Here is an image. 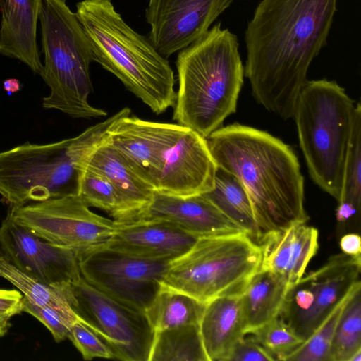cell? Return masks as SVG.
Returning a JSON list of instances; mask_svg holds the SVG:
<instances>
[{
	"label": "cell",
	"instance_id": "1",
	"mask_svg": "<svg viewBox=\"0 0 361 361\" xmlns=\"http://www.w3.org/2000/svg\"><path fill=\"white\" fill-rule=\"evenodd\" d=\"M338 0H262L245 34V76L255 100L293 118L313 59L326 44Z\"/></svg>",
	"mask_w": 361,
	"mask_h": 361
},
{
	"label": "cell",
	"instance_id": "2",
	"mask_svg": "<svg viewBox=\"0 0 361 361\" xmlns=\"http://www.w3.org/2000/svg\"><path fill=\"white\" fill-rule=\"evenodd\" d=\"M206 139L217 167L234 174L244 185L260 239L293 224L307 222L304 178L289 145L265 131L237 123L219 128Z\"/></svg>",
	"mask_w": 361,
	"mask_h": 361
},
{
	"label": "cell",
	"instance_id": "3",
	"mask_svg": "<svg viewBox=\"0 0 361 361\" xmlns=\"http://www.w3.org/2000/svg\"><path fill=\"white\" fill-rule=\"evenodd\" d=\"M173 119L204 137L236 111L244 67L236 35L216 23L179 51Z\"/></svg>",
	"mask_w": 361,
	"mask_h": 361
},
{
	"label": "cell",
	"instance_id": "4",
	"mask_svg": "<svg viewBox=\"0 0 361 361\" xmlns=\"http://www.w3.org/2000/svg\"><path fill=\"white\" fill-rule=\"evenodd\" d=\"M75 14L94 61L114 75L154 114L174 106L175 77L168 60L123 20L111 0H82L76 4Z\"/></svg>",
	"mask_w": 361,
	"mask_h": 361
},
{
	"label": "cell",
	"instance_id": "5",
	"mask_svg": "<svg viewBox=\"0 0 361 361\" xmlns=\"http://www.w3.org/2000/svg\"><path fill=\"white\" fill-rule=\"evenodd\" d=\"M125 107L85 130L56 142L25 143L0 152V195L10 207L78 195L81 167L87 157L105 141Z\"/></svg>",
	"mask_w": 361,
	"mask_h": 361
},
{
	"label": "cell",
	"instance_id": "6",
	"mask_svg": "<svg viewBox=\"0 0 361 361\" xmlns=\"http://www.w3.org/2000/svg\"><path fill=\"white\" fill-rule=\"evenodd\" d=\"M356 105L335 81L307 80L293 118L314 182L338 200Z\"/></svg>",
	"mask_w": 361,
	"mask_h": 361
},
{
	"label": "cell",
	"instance_id": "7",
	"mask_svg": "<svg viewBox=\"0 0 361 361\" xmlns=\"http://www.w3.org/2000/svg\"><path fill=\"white\" fill-rule=\"evenodd\" d=\"M39 20L44 64L40 73L50 93L45 109L73 118H92L107 113L89 102L92 91L90 65L94 61L87 35L66 0H42Z\"/></svg>",
	"mask_w": 361,
	"mask_h": 361
},
{
	"label": "cell",
	"instance_id": "8",
	"mask_svg": "<svg viewBox=\"0 0 361 361\" xmlns=\"http://www.w3.org/2000/svg\"><path fill=\"white\" fill-rule=\"evenodd\" d=\"M262 252L247 233L201 237L171 260L161 286L207 303L239 295L261 269Z\"/></svg>",
	"mask_w": 361,
	"mask_h": 361
},
{
	"label": "cell",
	"instance_id": "9",
	"mask_svg": "<svg viewBox=\"0 0 361 361\" xmlns=\"http://www.w3.org/2000/svg\"><path fill=\"white\" fill-rule=\"evenodd\" d=\"M8 214L39 238L78 257L104 247L118 228L114 220L92 212L78 195L10 207Z\"/></svg>",
	"mask_w": 361,
	"mask_h": 361
},
{
	"label": "cell",
	"instance_id": "10",
	"mask_svg": "<svg viewBox=\"0 0 361 361\" xmlns=\"http://www.w3.org/2000/svg\"><path fill=\"white\" fill-rule=\"evenodd\" d=\"M71 290L77 318L107 346L114 359L149 361L154 331L145 312L108 296L82 276Z\"/></svg>",
	"mask_w": 361,
	"mask_h": 361
},
{
	"label": "cell",
	"instance_id": "11",
	"mask_svg": "<svg viewBox=\"0 0 361 361\" xmlns=\"http://www.w3.org/2000/svg\"><path fill=\"white\" fill-rule=\"evenodd\" d=\"M360 271L361 257L331 256L288 288L279 317L305 341L360 282Z\"/></svg>",
	"mask_w": 361,
	"mask_h": 361
},
{
	"label": "cell",
	"instance_id": "12",
	"mask_svg": "<svg viewBox=\"0 0 361 361\" xmlns=\"http://www.w3.org/2000/svg\"><path fill=\"white\" fill-rule=\"evenodd\" d=\"M81 276L124 305L145 312L161 286L171 261L152 260L102 247L78 257Z\"/></svg>",
	"mask_w": 361,
	"mask_h": 361
},
{
	"label": "cell",
	"instance_id": "13",
	"mask_svg": "<svg viewBox=\"0 0 361 361\" xmlns=\"http://www.w3.org/2000/svg\"><path fill=\"white\" fill-rule=\"evenodd\" d=\"M216 169L205 137L180 124L163 123L155 191L180 197L206 193L214 187Z\"/></svg>",
	"mask_w": 361,
	"mask_h": 361
},
{
	"label": "cell",
	"instance_id": "14",
	"mask_svg": "<svg viewBox=\"0 0 361 361\" xmlns=\"http://www.w3.org/2000/svg\"><path fill=\"white\" fill-rule=\"evenodd\" d=\"M0 257L47 284L69 286L81 278L74 251L43 240L9 214L0 226Z\"/></svg>",
	"mask_w": 361,
	"mask_h": 361
},
{
	"label": "cell",
	"instance_id": "15",
	"mask_svg": "<svg viewBox=\"0 0 361 361\" xmlns=\"http://www.w3.org/2000/svg\"><path fill=\"white\" fill-rule=\"evenodd\" d=\"M233 0H149V40L166 59L204 35Z\"/></svg>",
	"mask_w": 361,
	"mask_h": 361
},
{
	"label": "cell",
	"instance_id": "16",
	"mask_svg": "<svg viewBox=\"0 0 361 361\" xmlns=\"http://www.w3.org/2000/svg\"><path fill=\"white\" fill-rule=\"evenodd\" d=\"M149 221L171 222L197 238L247 233L203 195L180 197L155 191L134 222Z\"/></svg>",
	"mask_w": 361,
	"mask_h": 361
},
{
	"label": "cell",
	"instance_id": "17",
	"mask_svg": "<svg viewBox=\"0 0 361 361\" xmlns=\"http://www.w3.org/2000/svg\"><path fill=\"white\" fill-rule=\"evenodd\" d=\"M199 238L165 221L118 224L104 247L152 260H173L187 252Z\"/></svg>",
	"mask_w": 361,
	"mask_h": 361
},
{
	"label": "cell",
	"instance_id": "18",
	"mask_svg": "<svg viewBox=\"0 0 361 361\" xmlns=\"http://www.w3.org/2000/svg\"><path fill=\"white\" fill-rule=\"evenodd\" d=\"M317 228L295 223L264 235L258 242L262 252V270L274 273L290 287L305 274L319 247Z\"/></svg>",
	"mask_w": 361,
	"mask_h": 361
},
{
	"label": "cell",
	"instance_id": "19",
	"mask_svg": "<svg viewBox=\"0 0 361 361\" xmlns=\"http://www.w3.org/2000/svg\"><path fill=\"white\" fill-rule=\"evenodd\" d=\"M82 166L102 173L114 187L123 209L119 225L134 222L151 202L155 190L133 169L109 137L87 157Z\"/></svg>",
	"mask_w": 361,
	"mask_h": 361
},
{
	"label": "cell",
	"instance_id": "20",
	"mask_svg": "<svg viewBox=\"0 0 361 361\" xmlns=\"http://www.w3.org/2000/svg\"><path fill=\"white\" fill-rule=\"evenodd\" d=\"M42 0H0V53L20 60L40 74L43 64L37 44Z\"/></svg>",
	"mask_w": 361,
	"mask_h": 361
},
{
	"label": "cell",
	"instance_id": "21",
	"mask_svg": "<svg viewBox=\"0 0 361 361\" xmlns=\"http://www.w3.org/2000/svg\"><path fill=\"white\" fill-rule=\"evenodd\" d=\"M200 330L208 361H228L235 344L246 334L241 295L208 302Z\"/></svg>",
	"mask_w": 361,
	"mask_h": 361
},
{
	"label": "cell",
	"instance_id": "22",
	"mask_svg": "<svg viewBox=\"0 0 361 361\" xmlns=\"http://www.w3.org/2000/svg\"><path fill=\"white\" fill-rule=\"evenodd\" d=\"M290 286L274 273L260 269L241 294L246 334L279 316Z\"/></svg>",
	"mask_w": 361,
	"mask_h": 361
},
{
	"label": "cell",
	"instance_id": "23",
	"mask_svg": "<svg viewBox=\"0 0 361 361\" xmlns=\"http://www.w3.org/2000/svg\"><path fill=\"white\" fill-rule=\"evenodd\" d=\"M202 195L258 243L261 235L250 199L237 176L217 167L213 188Z\"/></svg>",
	"mask_w": 361,
	"mask_h": 361
},
{
	"label": "cell",
	"instance_id": "24",
	"mask_svg": "<svg viewBox=\"0 0 361 361\" xmlns=\"http://www.w3.org/2000/svg\"><path fill=\"white\" fill-rule=\"evenodd\" d=\"M206 304L185 293L161 286L145 314L154 331H157L200 324Z\"/></svg>",
	"mask_w": 361,
	"mask_h": 361
},
{
	"label": "cell",
	"instance_id": "25",
	"mask_svg": "<svg viewBox=\"0 0 361 361\" xmlns=\"http://www.w3.org/2000/svg\"><path fill=\"white\" fill-rule=\"evenodd\" d=\"M336 211L337 221L345 224L359 217L361 207V106L356 104L346 156L340 196Z\"/></svg>",
	"mask_w": 361,
	"mask_h": 361
},
{
	"label": "cell",
	"instance_id": "26",
	"mask_svg": "<svg viewBox=\"0 0 361 361\" xmlns=\"http://www.w3.org/2000/svg\"><path fill=\"white\" fill-rule=\"evenodd\" d=\"M149 361H208L200 324L154 331Z\"/></svg>",
	"mask_w": 361,
	"mask_h": 361
},
{
	"label": "cell",
	"instance_id": "27",
	"mask_svg": "<svg viewBox=\"0 0 361 361\" xmlns=\"http://www.w3.org/2000/svg\"><path fill=\"white\" fill-rule=\"evenodd\" d=\"M0 276L20 290L30 302L77 317L72 310L74 298L71 285L56 286L45 283L21 271L1 257Z\"/></svg>",
	"mask_w": 361,
	"mask_h": 361
},
{
	"label": "cell",
	"instance_id": "28",
	"mask_svg": "<svg viewBox=\"0 0 361 361\" xmlns=\"http://www.w3.org/2000/svg\"><path fill=\"white\" fill-rule=\"evenodd\" d=\"M361 350V285L347 302L331 345L329 361H349Z\"/></svg>",
	"mask_w": 361,
	"mask_h": 361
},
{
	"label": "cell",
	"instance_id": "29",
	"mask_svg": "<svg viewBox=\"0 0 361 361\" xmlns=\"http://www.w3.org/2000/svg\"><path fill=\"white\" fill-rule=\"evenodd\" d=\"M78 195L90 207L105 211L119 224L123 209L118 195L111 182L102 173L87 167H82Z\"/></svg>",
	"mask_w": 361,
	"mask_h": 361
},
{
	"label": "cell",
	"instance_id": "30",
	"mask_svg": "<svg viewBox=\"0 0 361 361\" xmlns=\"http://www.w3.org/2000/svg\"><path fill=\"white\" fill-rule=\"evenodd\" d=\"M358 283L335 307L314 333L283 361H329V353L336 326L343 309Z\"/></svg>",
	"mask_w": 361,
	"mask_h": 361
},
{
	"label": "cell",
	"instance_id": "31",
	"mask_svg": "<svg viewBox=\"0 0 361 361\" xmlns=\"http://www.w3.org/2000/svg\"><path fill=\"white\" fill-rule=\"evenodd\" d=\"M252 334V338L275 360H284L304 342L279 316L257 329Z\"/></svg>",
	"mask_w": 361,
	"mask_h": 361
},
{
	"label": "cell",
	"instance_id": "32",
	"mask_svg": "<svg viewBox=\"0 0 361 361\" xmlns=\"http://www.w3.org/2000/svg\"><path fill=\"white\" fill-rule=\"evenodd\" d=\"M23 312H25L42 322L51 332L57 343L68 338L71 327L77 317H73L47 306L30 302L23 296Z\"/></svg>",
	"mask_w": 361,
	"mask_h": 361
},
{
	"label": "cell",
	"instance_id": "33",
	"mask_svg": "<svg viewBox=\"0 0 361 361\" xmlns=\"http://www.w3.org/2000/svg\"><path fill=\"white\" fill-rule=\"evenodd\" d=\"M85 360L94 358L114 359L100 338L78 318L73 323L68 338Z\"/></svg>",
	"mask_w": 361,
	"mask_h": 361
},
{
	"label": "cell",
	"instance_id": "34",
	"mask_svg": "<svg viewBox=\"0 0 361 361\" xmlns=\"http://www.w3.org/2000/svg\"><path fill=\"white\" fill-rule=\"evenodd\" d=\"M275 360L252 337L241 338L234 345L228 361H273Z\"/></svg>",
	"mask_w": 361,
	"mask_h": 361
},
{
	"label": "cell",
	"instance_id": "35",
	"mask_svg": "<svg viewBox=\"0 0 361 361\" xmlns=\"http://www.w3.org/2000/svg\"><path fill=\"white\" fill-rule=\"evenodd\" d=\"M23 296L16 290L0 289V314L13 317L22 312Z\"/></svg>",
	"mask_w": 361,
	"mask_h": 361
},
{
	"label": "cell",
	"instance_id": "36",
	"mask_svg": "<svg viewBox=\"0 0 361 361\" xmlns=\"http://www.w3.org/2000/svg\"><path fill=\"white\" fill-rule=\"evenodd\" d=\"M342 252L352 257H361V238L355 233H347L340 239Z\"/></svg>",
	"mask_w": 361,
	"mask_h": 361
},
{
	"label": "cell",
	"instance_id": "37",
	"mask_svg": "<svg viewBox=\"0 0 361 361\" xmlns=\"http://www.w3.org/2000/svg\"><path fill=\"white\" fill-rule=\"evenodd\" d=\"M3 87L4 90L6 91L8 94L18 92L20 89L19 81L15 78H9L4 80Z\"/></svg>",
	"mask_w": 361,
	"mask_h": 361
},
{
	"label": "cell",
	"instance_id": "38",
	"mask_svg": "<svg viewBox=\"0 0 361 361\" xmlns=\"http://www.w3.org/2000/svg\"><path fill=\"white\" fill-rule=\"evenodd\" d=\"M12 317L0 314V338L3 337L8 331V329L11 326L10 319Z\"/></svg>",
	"mask_w": 361,
	"mask_h": 361
},
{
	"label": "cell",
	"instance_id": "39",
	"mask_svg": "<svg viewBox=\"0 0 361 361\" xmlns=\"http://www.w3.org/2000/svg\"><path fill=\"white\" fill-rule=\"evenodd\" d=\"M349 361H361V350L356 352L350 359Z\"/></svg>",
	"mask_w": 361,
	"mask_h": 361
}]
</instances>
